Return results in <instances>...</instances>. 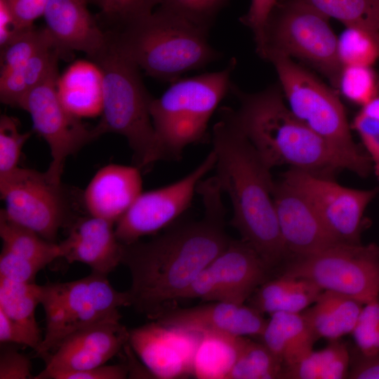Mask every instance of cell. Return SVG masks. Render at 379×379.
<instances>
[{"label": "cell", "instance_id": "7bdbcfd3", "mask_svg": "<svg viewBox=\"0 0 379 379\" xmlns=\"http://www.w3.org/2000/svg\"><path fill=\"white\" fill-rule=\"evenodd\" d=\"M48 0H0L20 29L34 26V22L44 13Z\"/></svg>", "mask_w": 379, "mask_h": 379}, {"label": "cell", "instance_id": "603a6c76", "mask_svg": "<svg viewBox=\"0 0 379 379\" xmlns=\"http://www.w3.org/2000/svg\"><path fill=\"white\" fill-rule=\"evenodd\" d=\"M318 339L301 312H276L267 319L258 340L263 343L286 368L298 363L310 353Z\"/></svg>", "mask_w": 379, "mask_h": 379}, {"label": "cell", "instance_id": "681fc988", "mask_svg": "<svg viewBox=\"0 0 379 379\" xmlns=\"http://www.w3.org/2000/svg\"><path fill=\"white\" fill-rule=\"evenodd\" d=\"M379 1V0H378Z\"/></svg>", "mask_w": 379, "mask_h": 379}, {"label": "cell", "instance_id": "7c38bea8", "mask_svg": "<svg viewBox=\"0 0 379 379\" xmlns=\"http://www.w3.org/2000/svg\"><path fill=\"white\" fill-rule=\"evenodd\" d=\"M281 179L298 190L312 205L331 234L340 243L360 244L366 226L365 212L379 187L355 189L333 178L289 168Z\"/></svg>", "mask_w": 379, "mask_h": 379}, {"label": "cell", "instance_id": "4316f807", "mask_svg": "<svg viewBox=\"0 0 379 379\" xmlns=\"http://www.w3.org/2000/svg\"><path fill=\"white\" fill-rule=\"evenodd\" d=\"M41 285L15 282L0 277V310L27 336L31 348L38 350L42 338L35 317Z\"/></svg>", "mask_w": 379, "mask_h": 379}, {"label": "cell", "instance_id": "f546056e", "mask_svg": "<svg viewBox=\"0 0 379 379\" xmlns=\"http://www.w3.org/2000/svg\"><path fill=\"white\" fill-rule=\"evenodd\" d=\"M0 237L3 246L44 267L61 258L59 244L44 239L33 230L9 219L1 210Z\"/></svg>", "mask_w": 379, "mask_h": 379}, {"label": "cell", "instance_id": "1f68e13d", "mask_svg": "<svg viewBox=\"0 0 379 379\" xmlns=\"http://www.w3.org/2000/svg\"><path fill=\"white\" fill-rule=\"evenodd\" d=\"M328 18L346 26H359L379 32L378 0H300Z\"/></svg>", "mask_w": 379, "mask_h": 379}, {"label": "cell", "instance_id": "5bb4252c", "mask_svg": "<svg viewBox=\"0 0 379 379\" xmlns=\"http://www.w3.org/2000/svg\"><path fill=\"white\" fill-rule=\"evenodd\" d=\"M271 270L246 241L231 239L197 276L182 300L245 303L272 277Z\"/></svg>", "mask_w": 379, "mask_h": 379}, {"label": "cell", "instance_id": "f35d334b", "mask_svg": "<svg viewBox=\"0 0 379 379\" xmlns=\"http://www.w3.org/2000/svg\"><path fill=\"white\" fill-rule=\"evenodd\" d=\"M31 133H21L18 121L3 114L0 118V175L18 167L22 148Z\"/></svg>", "mask_w": 379, "mask_h": 379}, {"label": "cell", "instance_id": "74e56055", "mask_svg": "<svg viewBox=\"0 0 379 379\" xmlns=\"http://www.w3.org/2000/svg\"><path fill=\"white\" fill-rule=\"evenodd\" d=\"M159 0H106L97 17L99 23L119 29L151 14Z\"/></svg>", "mask_w": 379, "mask_h": 379}, {"label": "cell", "instance_id": "7dc6e473", "mask_svg": "<svg viewBox=\"0 0 379 379\" xmlns=\"http://www.w3.org/2000/svg\"><path fill=\"white\" fill-rule=\"evenodd\" d=\"M0 342L1 343L23 345L31 347L30 341L25 333L1 310H0Z\"/></svg>", "mask_w": 379, "mask_h": 379}, {"label": "cell", "instance_id": "f1b7e54d", "mask_svg": "<svg viewBox=\"0 0 379 379\" xmlns=\"http://www.w3.org/2000/svg\"><path fill=\"white\" fill-rule=\"evenodd\" d=\"M351 354L347 345L339 340H330L319 350H312L300 361L284 368L281 378H347Z\"/></svg>", "mask_w": 379, "mask_h": 379}, {"label": "cell", "instance_id": "7a4b0ae2", "mask_svg": "<svg viewBox=\"0 0 379 379\" xmlns=\"http://www.w3.org/2000/svg\"><path fill=\"white\" fill-rule=\"evenodd\" d=\"M213 127L216 178L233 210L231 225L272 271L288 255L281 239L273 199L274 180L241 129L234 109L224 107Z\"/></svg>", "mask_w": 379, "mask_h": 379}, {"label": "cell", "instance_id": "d590c367", "mask_svg": "<svg viewBox=\"0 0 379 379\" xmlns=\"http://www.w3.org/2000/svg\"><path fill=\"white\" fill-rule=\"evenodd\" d=\"M368 156L373 172L379 180V84L373 98L360 107L351 124Z\"/></svg>", "mask_w": 379, "mask_h": 379}, {"label": "cell", "instance_id": "52a82bcc", "mask_svg": "<svg viewBox=\"0 0 379 379\" xmlns=\"http://www.w3.org/2000/svg\"><path fill=\"white\" fill-rule=\"evenodd\" d=\"M274 67L285 101L293 115L343 156L352 173L366 178L371 160L354 140L345 107L335 88L294 60L274 55Z\"/></svg>", "mask_w": 379, "mask_h": 379}, {"label": "cell", "instance_id": "4fadbf2b", "mask_svg": "<svg viewBox=\"0 0 379 379\" xmlns=\"http://www.w3.org/2000/svg\"><path fill=\"white\" fill-rule=\"evenodd\" d=\"M58 79V71L32 89L20 108L29 114L34 129L48 145L52 161L46 172L60 182L67 158L98 136L94 127L88 128L62 104Z\"/></svg>", "mask_w": 379, "mask_h": 379}, {"label": "cell", "instance_id": "484cf974", "mask_svg": "<svg viewBox=\"0 0 379 379\" xmlns=\"http://www.w3.org/2000/svg\"><path fill=\"white\" fill-rule=\"evenodd\" d=\"M63 54L54 46L42 49L22 67L0 74V100L20 108L26 95L49 76L58 71Z\"/></svg>", "mask_w": 379, "mask_h": 379}, {"label": "cell", "instance_id": "8992f818", "mask_svg": "<svg viewBox=\"0 0 379 379\" xmlns=\"http://www.w3.org/2000/svg\"><path fill=\"white\" fill-rule=\"evenodd\" d=\"M232 58L218 72L179 79L158 98H153L150 115L162 160H178L189 145L206 138L208 122L230 92Z\"/></svg>", "mask_w": 379, "mask_h": 379}, {"label": "cell", "instance_id": "b9f144b4", "mask_svg": "<svg viewBox=\"0 0 379 379\" xmlns=\"http://www.w3.org/2000/svg\"><path fill=\"white\" fill-rule=\"evenodd\" d=\"M14 343H1L0 379H30L32 362Z\"/></svg>", "mask_w": 379, "mask_h": 379}, {"label": "cell", "instance_id": "e575fe53", "mask_svg": "<svg viewBox=\"0 0 379 379\" xmlns=\"http://www.w3.org/2000/svg\"><path fill=\"white\" fill-rule=\"evenodd\" d=\"M379 77L372 66H343L337 90L350 102L361 107L367 104L375 95Z\"/></svg>", "mask_w": 379, "mask_h": 379}, {"label": "cell", "instance_id": "d6986e66", "mask_svg": "<svg viewBox=\"0 0 379 379\" xmlns=\"http://www.w3.org/2000/svg\"><path fill=\"white\" fill-rule=\"evenodd\" d=\"M208 302L188 308H174L156 321L199 334L216 332L260 338L267 319L258 310L245 303Z\"/></svg>", "mask_w": 379, "mask_h": 379}, {"label": "cell", "instance_id": "4dcf8cb0", "mask_svg": "<svg viewBox=\"0 0 379 379\" xmlns=\"http://www.w3.org/2000/svg\"><path fill=\"white\" fill-rule=\"evenodd\" d=\"M284 368L263 343L246 337L227 379L281 378Z\"/></svg>", "mask_w": 379, "mask_h": 379}, {"label": "cell", "instance_id": "d4e9b609", "mask_svg": "<svg viewBox=\"0 0 379 379\" xmlns=\"http://www.w3.org/2000/svg\"><path fill=\"white\" fill-rule=\"evenodd\" d=\"M363 306L348 296L323 291L301 313L318 338L335 340L352 333Z\"/></svg>", "mask_w": 379, "mask_h": 379}, {"label": "cell", "instance_id": "ba28073f", "mask_svg": "<svg viewBox=\"0 0 379 379\" xmlns=\"http://www.w3.org/2000/svg\"><path fill=\"white\" fill-rule=\"evenodd\" d=\"M329 18L300 0H277L263 29L257 53L264 60L274 55L297 59L319 72L337 88L343 65L338 36Z\"/></svg>", "mask_w": 379, "mask_h": 379}, {"label": "cell", "instance_id": "836d02e7", "mask_svg": "<svg viewBox=\"0 0 379 379\" xmlns=\"http://www.w3.org/2000/svg\"><path fill=\"white\" fill-rule=\"evenodd\" d=\"M54 46L45 27L22 29L0 48V74L18 69L35 54Z\"/></svg>", "mask_w": 379, "mask_h": 379}, {"label": "cell", "instance_id": "e0dca14e", "mask_svg": "<svg viewBox=\"0 0 379 379\" xmlns=\"http://www.w3.org/2000/svg\"><path fill=\"white\" fill-rule=\"evenodd\" d=\"M201 334L158 321L129 330L128 344L155 378L173 379L192 374Z\"/></svg>", "mask_w": 379, "mask_h": 379}, {"label": "cell", "instance_id": "f6af8a7d", "mask_svg": "<svg viewBox=\"0 0 379 379\" xmlns=\"http://www.w3.org/2000/svg\"><path fill=\"white\" fill-rule=\"evenodd\" d=\"M129 375L127 364L102 365L60 375L57 379H124Z\"/></svg>", "mask_w": 379, "mask_h": 379}, {"label": "cell", "instance_id": "d6a6232c", "mask_svg": "<svg viewBox=\"0 0 379 379\" xmlns=\"http://www.w3.org/2000/svg\"><path fill=\"white\" fill-rule=\"evenodd\" d=\"M338 53L343 66H372L379 59V32L346 26L338 37Z\"/></svg>", "mask_w": 379, "mask_h": 379}, {"label": "cell", "instance_id": "c3c4849f", "mask_svg": "<svg viewBox=\"0 0 379 379\" xmlns=\"http://www.w3.org/2000/svg\"><path fill=\"white\" fill-rule=\"evenodd\" d=\"M88 4H94V5H96L98 6H99V8L101 9L106 0H85Z\"/></svg>", "mask_w": 379, "mask_h": 379}, {"label": "cell", "instance_id": "9c48e42d", "mask_svg": "<svg viewBox=\"0 0 379 379\" xmlns=\"http://www.w3.org/2000/svg\"><path fill=\"white\" fill-rule=\"evenodd\" d=\"M40 304L46 330L36 352L44 359L71 334L109 319H121L119 308L131 306L128 291H119L106 275L92 272L67 282L41 285Z\"/></svg>", "mask_w": 379, "mask_h": 379}, {"label": "cell", "instance_id": "ffe728a7", "mask_svg": "<svg viewBox=\"0 0 379 379\" xmlns=\"http://www.w3.org/2000/svg\"><path fill=\"white\" fill-rule=\"evenodd\" d=\"M85 0H48L44 13L54 46L63 55L74 51L93 60L109 44L107 32L89 11Z\"/></svg>", "mask_w": 379, "mask_h": 379}, {"label": "cell", "instance_id": "277c9868", "mask_svg": "<svg viewBox=\"0 0 379 379\" xmlns=\"http://www.w3.org/2000/svg\"><path fill=\"white\" fill-rule=\"evenodd\" d=\"M110 32L109 41L147 74L170 84L222 57L208 41V32L157 8Z\"/></svg>", "mask_w": 379, "mask_h": 379}, {"label": "cell", "instance_id": "bcb514c9", "mask_svg": "<svg viewBox=\"0 0 379 379\" xmlns=\"http://www.w3.org/2000/svg\"><path fill=\"white\" fill-rule=\"evenodd\" d=\"M347 378L379 379V353L367 356L359 352L354 357L351 354Z\"/></svg>", "mask_w": 379, "mask_h": 379}, {"label": "cell", "instance_id": "cb8c5ba5", "mask_svg": "<svg viewBox=\"0 0 379 379\" xmlns=\"http://www.w3.org/2000/svg\"><path fill=\"white\" fill-rule=\"evenodd\" d=\"M322 291L306 279L281 273L264 282L247 301L263 314L300 313L311 306Z\"/></svg>", "mask_w": 379, "mask_h": 379}, {"label": "cell", "instance_id": "44dd1931", "mask_svg": "<svg viewBox=\"0 0 379 379\" xmlns=\"http://www.w3.org/2000/svg\"><path fill=\"white\" fill-rule=\"evenodd\" d=\"M114 227V222L92 215L79 219L59 243L61 257L69 263L81 262L92 272L107 276L121 264L122 244Z\"/></svg>", "mask_w": 379, "mask_h": 379}, {"label": "cell", "instance_id": "6da1fadb", "mask_svg": "<svg viewBox=\"0 0 379 379\" xmlns=\"http://www.w3.org/2000/svg\"><path fill=\"white\" fill-rule=\"evenodd\" d=\"M204 216L149 241L122 244L121 264L131 275V306L156 321L174 309L200 272L228 246L222 191L215 176L202 180Z\"/></svg>", "mask_w": 379, "mask_h": 379}, {"label": "cell", "instance_id": "5b68a950", "mask_svg": "<svg viewBox=\"0 0 379 379\" xmlns=\"http://www.w3.org/2000/svg\"><path fill=\"white\" fill-rule=\"evenodd\" d=\"M93 62L101 76V119L94 126L98 136L107 133L124 136L140 169L162 160L150 115L153 98L143 84L140 68L109 39L107 48Z\"/></svg>", "mask_w": 379, "mask_h": 379}, {"label": "cell", "instance_id": "2e32d148", "mask_svg": "<svg viewBox=\"0 0 379 379\" xmlns=\"http://www.w3.org/2000/svg\"><path fill=\"white\" fill-rule=\"evenodd\" d=\"M129 330L120 319H109L65 338L44 359L35 379H57L62 374L105 364L128 343Z\"/></svg>", "mask_w": 379, "mask_h": 379}, {"label": "cell", "instance_id": "ac0fdd59", "mask_svg": "<svg viewBox=\"0 0 379 379\" xmlns=\"http://www.w3.org/2000/svg\"><path fill=\"white\" fill-rule=\"evenodd\" d=\"M273 199L287 260L340 243L328 231L310 201L281 178L274 181Z\"/></svg>", "mask_w": 379, "mask_h": 379}, {"label": "cell", "instance_id": "ab89813d", "mask_svg": "<svg viewBox=\"0 0 379 379\" xmlns=\"http://www.w3.org/2000/svg\"><path fill=\"white\" fill-rule=\"evenodd\" d=\"M351 334L360 353H379V297L364 305Z\"/></svg>", "mask_w": 379, "mask_h": 379}, {"label": "cell", "instance_id": "8fae6325", "mask_svg": "<svg viewBox=\"0 0 379 379\" xmlns=\"http://www.w3.org/2000/svg\"><path fill=\"white\" fill-rule=\"evenodd\" d=\"M0 194L5 215L47 241L55 242L60 228L69 222L67 191L46 171L18 167L0 175Z\"/></svg>", "mask_w": 379, "mask_h": 379}, {"label": "cell", "instance_id": "7402d4cb", "mask_svg": "<svg viewBox=\"0 0 379 379\" xmlns=\"http://www.w3.org/2000/svg\"><path fill=\"white\" fill-rule=\"evenodd\" d=\"M140 169L137 166L109 164L93 177L83 194L90 215L114 224L128 210L142 191Z\"/></svg>", "mask_w": 379, "mask_h": 379}, {"label": "cell", "instance_id": "ee69618b", "mask_svg": "<svg viewBox=\"0 0 379 379\" xmlns=\"http://www.w3.org/2000/svg\"><path fill=\"white\" fill-rule=\"evenodd\" d=\"M277 0H251L249 8L242 15L240 22L253 33L255 44L262 37L265 22Z\"/></svg>", "mask_w": 379, "mask_h": 379}, {"label": "cell", "instance_id": "30bf717a", "mask_svg": "<svg viewBox=\"0 0 379 379\" xmlns=\"http://www.w3.org/2000/svg\"><path fill=\"white\" fill-rule=\"evenodd\" d=\"M282 273L306 279L323 291L366 304L379 297V246L339 243L316 253L288 259Z\"/></svg>", "mask_w": 379, "mask_h": 379}, {"label": "cell", "instance_id": "8d00e7d4", "mask_svg": "<svg viewBox=\"0 0 379 379\" xmlns=\"http://www.w3.org/2000/svg\"><path fill=\"white\" fill-rule=\"evenodd\" d=\"M228 0H159L158 8L209 31Z\"/></svg>", "mask_w": 379, "mask_h": 379}, {"label": "cell", "instance_id": "60d3db41", "mask_svg": "<svg viewBox=\"0 0 379 379\" xmlns=\"http://www.w3.org/2000/svg\"><path fill=\"white\" fill-rule=\"evenodd\" d=\"M41 265L2 247L0 254V277L20 283H34Z\"/></svg>", "mask_w": 379, "mask_h": 379}, {"label": "cell", "instance_id": "83f0119b", "mask_svg": "<svg viewBox=\"0 0 379 379\" xmlns=\"http://www.w3.org/2000/svg\"><path fill=\"white\" fill-rule=\"evenodd\" d=\"M246 338L216 332L201 333L192 374L200 379H227Z\"/></svg>", "mask_w": 379, "mask_h": 379}, {"label": "cell", "instance_id": "9a60e30c", "mask_svg": "<svg viewBox=\"0 0 379 379\" xmlns=\"http://www.w3.org/2000/svg\"><path fill=\"white\" fill-rule=\"evenodd\" d=\"M216 163L211 151L192 171L166 186L142 192L128 210L115 223V234L123 244L155 234L174 222L190 206L203 178Z\"/></svg>", "mask_w": 379, "mask_h": 379}, {"label": "cell", "instance_id": "3957f363", "mask_svg": "<svg viewBox=\"0 0 379 379\" xmlns=\"http://www.w3.org/2000/svg\"><path fill=\"white\" fill-rule=\"evenodd\" d=\"M230 93L239 102L235 112L241 129L271 169L286 165L328 178L341 170L352 172L343 156L293 115L279 83L256 93L232 84Z\"/></svg>", "mask_w": 379, "mask_h": 379}]
</instances>
